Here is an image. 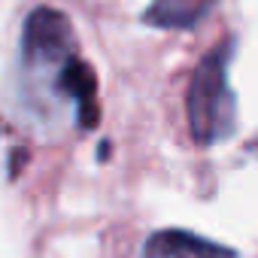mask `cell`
Segmentation results:
<instances>
[{
  "instance_id": "cell-1",
  "label": "cell",
  "mask_w": 258,
  "mask_h": 258,
  "mask_svg": "<svg viewBox=\"0 0 258 258\" xmlns=\"http://www.w3.org/2000/svg\"><path fill=\"white\" fill-rule=\"evenodd\" d=\"M228 46H216L195 70L188 85V127L201 146L225 140L234 131L237 100L228 85Z\"/></svg>"
},
{
  "instance_id": "cell-2",
  "label": "cell",
  "mask_w": 258,
  "mask_h": 258,
  "mask_svg": "<svg viewBox=\"0 0 258 258\" xmlns=\"http://www.w3.org/2000/svg\"><path fill=\"white\" fill-rule=\"evenodd\" d=\"M22 49H25V61L31 67H37V70L55 67V73H58V67L76 55V37H73L67 16L58 10H49V7L34 10L25 22Z\"/></svg>"
},
{
  "instance_id": "cell-3",
  "label": "cell",
  "mask_w": 258,
  "mask_h": 258,
  "mask_svg": "<svg viewBox=\"0 0 258 258\" xmlns=\"http://www.w3.org/2000/svg\"><path fill=\"white\" fill-rule=\"evenodd\" d=\"M55 88L76 103V115H79L82 127L97 124V115H100V109H97V79H94V70L85 61H79L76 55L70 61H64L58 67Z\"/></svg>"
},
{
  "instance_id": "cell-4",
  "label": "cell",
  "mask_w": 258,
  "mask_h": 258,
  "mask_svg": "<svg viewBox=\"0 0 258 258\" xmlns=\"http://www.w3.org/2000/svg\"><path fill=\"white\" fill-rule=\"evenodd\" d=\"M143 258H237V252L188 231H158L146 240Z\"/></svg>"
},
{
  "instance_id": "cell-5",
  "label": "cell",
  "mask_w": 258,
  "mask_h": 258,
  "mask_svg": "<svg viewBox=\"0 0 258 258\" xmlns=\"http://www.w3.org/2000/svg\"><path fill=\"white\" fill-rule=\"evenodd\" d=\"M213 7L216 0H155L143 13V22L152 28L185 31V28H195L201 19H207Z\"/></svg>"
}]
</instances>
